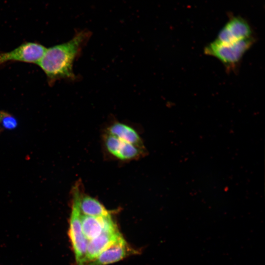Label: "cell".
Here are the masks:
<instances>
[{
  "label": "cell",
  "mask_w": 265,
  "mask_h": 265,
  "mask_svg": "<svg viewBox=\"0 0 265 265\" xmlns=\"http://www.w3.org/2000/svg\"><path fill=\"white\" fill-rule=\"evenodd\" d=\"M80 190L77 186L73 189L68 234L77 265L83 264L88 242L82 230L80 208Z\"/></svg>",
  "instance_id": "cell-3"
},
{
  "label": "cell",
  "mask_w": 265,
  "mask_h": 265,
  "mask_svg": "<svg viewBox=\"0 0 265 265\" xmlns=\"http://www.w3.org/2000/svg\"><path fill=\"white\" fill-rule=\"evenodd\" d=\"M121 236L118 230L106 231L88 240L85 257L82 265L97 257L104 250L115 242Z\"/></svg>",
  "instance_id": "cell-8"
},
{
  "label": "cell",
  "mask_w": 265,
  "mask_h": 265,
  "mask_svg": "<svg viewBox=\"0 0 265 265\" xmlns=\"http://www.w3.org/2000/svg\"><path fill=\"white\" fill-rule=\"evenodd\" d=\"M253 37L248 23L240 17L231 18L221 29L214 41L222 44H230Z\"/></svg>",
  "instance_id": "cell-5"
},
{
  "label": "cell",
  "mask_w": 265,
  "mask_h": 265,
  "mask_svg": "<svg viewBox=\"0 0 265 265\" xmlns=\"http://www.w3.org/2000/svg\"><path fill=\"white\" fill-rule=\"evenodd\" d=\"M3 112H0V123L1 120L3 115Z\"/></svg>",
  "instance_id": "cell-13"
},
{
  "label": "cell",
  "mask_w": 265,
  "mask_h": 265,
  "mask_svg": "<svg viewBox=\"0 0 265 265\" xmlns=\"http://www.w3.org/2000/svg\"><path fill=\"white\" fill-rule=\"evenodd\" d=\"M0 123L4 128L9 130L13 129L17 126L16 119L13 116L4 112Z\"/></svg>",
  "instance_id": "cell-12"
},
{
  "label": "cell",
  "mask_w": 265,
  "mask_h": 265,
  "mask_svg": "<svg viewBox=\"0 0 265 265\" xmlns=\"http://www.w3.org/2000/svg\"><path fill=\"white\" fill-rule=\"evenodd\" d=\"M80 208L83 215L93 217L111 216L109 212L99 201L90 196H81Z\"/></svg>",
  "instance_id": "cell-11"
},
{
  "label": "cell",
  "mask_w": 265,
  "mask_h": 265,
  "mask_svg": "<svg viewBox=\"0 0 265 265\" xmlns=\"http://www.w3.org/2000/svg\"><path fill=\"white\" fill-rule=\"evenodd\" d=\"M105 145L112 155L123 160L134 159L141 153V148L109 134L106 138Z\"/></svg>",
  "instance_id": "cell-9"
},
{
  "label": "cell",
  "mask_w": 265,
  "mask_h": 265,
  "mask_svg": "<svg viewBox=\"0 0 265 265\" xmlns=\"http://www.w3.org/2000/svg\"><path fill=\"white\" fill-rule=\"evenodd\" d=\"M91 32L77 30L68 41L46 49L38 65L46 75L49 84L61 79L74 80L73 63L88 40Z\"/></svg>",
  "instance_id": "cell-1"
},
{
  "label": "cell",
  "mask_w": 265,
  "mask_h": 265,
  "mask_svg": "<svg viewBox=\"0 0 265 265\" xmlns=\"http://www.w3.org/2000/svg\"><path fill=\"white\" fill-rule=\"evenodd\" d=\"M46 49L39 43L26 42L11 51L0 52V67L11 62L38 64Z\"/></svg>",
  "instance_id": "cell-4"
},
{
  "label": "cell",
  "mask_w": 265,
  "mask_h": 265,
  "mask_svg": "<svg viewBox=\"0 0 265 265\" xmlns=\"http://www.w3.org/2000/svg\"><path fill=\"white\" fill-rule=\"evenodd\" d=\"M255 42L254 36L230 44H222L215 41L204 48V53L219 60L228 72L237 70L241 59Z\"/></svg>",
  "instance_id": "cell-2"
},
{
  "label": "cell",
  "mask_w": 265,
  "mask_h": 265,
  "mask_svg": "<svg viewBox=\"0 0 265 265\" xmlns=\"http://www.w3.org/2000/svg\"><path fill=\"white\" fill-rule=\"evenodd\" d=\"M107 132L109 134L141 149L143 147L142 140L137 132L125 124L120 122L114 123L108 128Z\"/></svg>",
  "instance_id": "cell-10"
},
{
  "label": "cell",
  "mask_w": 265,
  "mask_h": 265,
  "mask_svg": "<svg viewBox=\"0 0 265 265\" xmlns=\"http://www.w3.org/2000/svg\"><path fill=\"white\" fill-rule=\"evenodd\" d=\"M123 237L121 236L115 242L85 265H107L116 263L132 253Z\"/></svg>",
  "instance_id": "cell-6"
},
{
  "label": "cell",
  "mask_w": 265,
  "mask_h": 265,
  "mask_svg": "<svg viewBox=\"0 0 265 265\" xmlns=\"http://www.w3.org/2000/svg\"><path fill=\"white\" fill-rule=\"evenodd\" d=\"M81 221L83 233L88 240L104 232L118 230L111 216L93 217L81 214Z\"/></svg>",
  "instance_id": "cell-7"
}]
</instances>
